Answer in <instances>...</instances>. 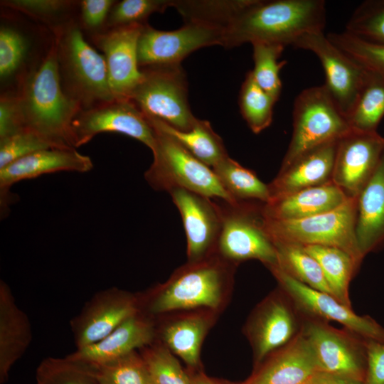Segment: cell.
I'll return each mask as SVG.
<instances>
[{"instance_id": "obj_1", "label": "cell", "mask_w": 384, "mask_h": 384, "mask_svg": "<svg viewBox=\"0 0 384 384\" xmlns=\"http://www.w3.org/2000/svg\"><path fill=\"white\" fill-rule=\"evenodd\" d=\"M324 0H252L223 31V46L267 43L286 47L306 33L324 31Z\"/></svg>"}, {"instance_id": "obj_2", "label": "cell", "mask_w": 384, "mask_h": 384, "mask_svg": "<svg viewBox=\"0 0 384 384\" xmlns=\"http://www.w3.org/2000/svg\"><path fill=\"white\" fill-rule=\"evenodd\" d=\"M17 95L26 128L59 148L75 149L71 123L82 109L63 88L55 37L42 60L23 78Z\"/></svg>"}, {"instance_id": "obj_3", "label": "cell", "mask_w": 384, "mask_h": 384, "mask_svg": "<svg viewBox=\"0 0 384 384\" xmlns=\"http://www.w3.org/2000/svg\"><path fill=\"white\" fill-rule=\"evenodd\" d=\"M63 88L82 110L116 100L111 91L105 59L70 22L55 31Z\"/></svg>"}, {"instance_id": "obj_4", "label": "cell", "mask_w": 384, "mask_h": 384, "mask_svg": "<svg viewBox=\"0 0 384 384\" xmlns=\"http://www.w3.org/2000/svg\"><path fill=\"white\" fill-rule=\"evenodd\" d=\"M152 126V125H151ZM154 160L144 174L149 185L169 193L183 188L210 198L236 202L224 189L213 169L205 164L170 136L154 128Z\"/></svg>"}, {"instance_id": "obj_5", "label": "cell", "mask_w": 384, "mask_h": 384, "mask_svg": "<svg viewBox=\"0 0 384 384\" xmlns=\"http://www.w3.org/2000/svg\"><path fill=\"white\" fill-rule=\"evenodd\" d=\"M356 211L357 197L350 198L334 210L302 219L277 220L264 217V225L272 241L336 247L361 265L364 257L356 236Z\"/></svg>"}, {"instance_id": "obj_6", "label": "cell", "mask_w": 384, "mask_h": 384, "mask_svg": "<svg viewBox=\"0 0 384 384\" xmlns=\"http://www.w3.org/2000/svg\"><path fill=\"white\" fill-rule=\"evenodd\" d=\"M351 131L347 119L324 85L303 90L294 102L292 135L280 168Z\"/></svg>"}, {"instance_id": "obj_7", "label": "cell", "mask_w": 384, "mask_h": 384, "mask_svg": "<svg viewBox=\"0 0 384 384\" xmlns=\"http://www.w3.org/2000/svg\"><path fill=\"white\" fill-rule=\"evenodd\" d=\"M217 201L222 215V228L217 252L225 260L261 261L268 268L278 264L275 245L264 225L263 203Z\"/></svg>"}, {"instance_id": "obj_8", "label": "cell", "mask_w": 384, "mask_h": 384, "mask_svg": "<svg viewBox=\"0 0 384 384\" xmlns=\"http://www.w3.org/2000/svg\"><path fill=\"white\" fill-rule=\"evenodd\" d=\"M143 78L130 100L147 117L175 129L188 131L197 119L188 100V83L181 65L140 68Z\"/></svg>"}, {"instance_id": "obj_9", "label": "cell", "mask_w": 384, "mask_h": 384, "mask_svg": "<svg viewBox=\"0 0 384 384\" xmlns=\"http://www.w3.org/2000/svg\"><path fill=\"white\" fill-rule=\"evenodd\" d=\"M179 270L160 288L148 306L152 314L199 306L216 308L228 275L225 264L213 256Z\"/></svg>"}, {"instance_id": "obj_10", "label": "cell", "mask_w": 384, "mask_h": 384, "mask_svg": "<svg viewBox=\"0 0 384 384\" xmlns=\"http://www.w3.org/2000/svg\"><path fill=\"white\" fill-rule=\"evenodd\" d=\"M302 332L319 371L366 382L368 339L344 327L304 316Z\"/></svg>"}, {"instance_id": "obj_11", "label": "cell", "mask_w": 384, "mask_h": 384, "mask_svg": "<svg viewBox=\"0 0 384 384\" xmlns=\"http://www.w3.org/2000/svg\"><path fill=\"white\" fill-rule=\"evenodd\" d=\"M293 47L314 53L325 74V86L342 114H351L368 75V70L333 44L324 31L306 33Z\"/></svg>"}, {"instance_id": "obj_12", "label": "cell", "mask_w": 384, "mask_h": 384, "mask_svg": "<svg viewBox=\"0 0 384 384\" xmlns=\"http://www.w3.org/2000/svg\"><path fill=\"white\" fill-rule=\"evenodd\" d=\"M269 270L303 316L336 321L366 339L384 342V327L372 317L357 314L333 295L296 280L277 266Z\"/></svg>"}, {"instance_id": "obj_13", "label": "cell", "mask_w": 384, "mask_h": 384, "mask_svg": "<svg viewBox=\"0 0 384 384\" xmlns=\"http://www.w3.org/2000/svg\"><path fill=\"white\" fill-rule=\"evenodd\" d=\"M102 132H117L135 139L151 151L156 132L146 117L130 100H114L82 110L71 123L73 146L76 149Z\"/></svg>"}, {"instance_id": "obj_14", "label": "cell", "mask_w": 384, "mask_h": 384, "mask_svg": "<svg viewBox=\"0 0 384 384\" xmlns=\"http://www.w3.org/2000/svg\"><path fill=\"white\" fill-rule=\"evenodd\" d=\"M223 30L198 23H185L174 31L156 30L148 23L140 33L137 45L139 68L181 65L195 50L223 45Z\"/></svg>"}, {"instance_id": "obj_15", "label": "cell", "mask_w": 384, "mask_h": 384, "mask_svg": "<svg viewBox=\"0 0 384 384\" xmlns=\"http://www.w3.org/2000/svg\"><path fill=\"white\" fill-rule=\"evenodd\" d=\"M303 321V315L282 289L267 297L247 324L256 363L292 341L301 332Z\"/></svg>"}, {"instance_id": "obj_16", "label": "cell", "mask_w": 384, "mask_h": 384, "mask_svg": "<svg viewBox=\"0 0 384 384\" xmlns=\"http://www.w3.org/2000/svg\"><path fill=\"white\" fill-rule=\"evenodd\" d=\"M140 311L138 300L116 287L97 292L70 322L77 349L95 343Z\"/></svg>"}, {"instance_id": "obj_17", "label": "cell", "mask_w": 384, "mask_h": 384, "mask_svg": "<svg viewBox=\"0 0 384 384\" xmlns=\"http://www.w3.org/2000/svg\"><path fill=\"white\" fill-rule=\"evenodd\" d=\"M384 150V137L351 130L338 140L332 182L356 198L374 173Z\"/></svg>"}, {"instance_id": "obj_18", "label": "cell", "mask_w": 384, "mask_h": 384, "mask_svg": "<svg viewBox=\"0 0 384 384\" xmlns=\"http://www.w3.org/2000/svg\"><path fill=\"white\" fill-rule=\"evenodd\" d=\"M144 26L107 28L92 36L93 43L103 52L110 87L116 100H130L143 78L137 45Z\"/></svg>"}, {"instance_id": "obj_19", "label": "cell", "mask_w": 384, "mask_h": 384, "mask_svg": "<svg viewBox=\"0 0 384 384\" xmlns=\"http://www.w3.org/2000/svg\"><path fill=\"white\" fill-rule=\"evenodd\" d=\"M169 194L183 224L189 262L202 260L217 251L222 215L217 201L201 194L176 188Z\"/></svg>"}, {"instance_id": "obj_20", "label": "cell", "mask_w": 384, "mask_h": 384, "mask_svg": "<svg viewBox=\"0 0 384 384\" xmlns=\"http://www.w3.org/2000/svg\"><path fill=\"white\" fill-rule=\"evenodd\" d=\"M91 159L75 149L51 148L36 151L0 169L1 214L5 215L15 197L13 184L58 171L85 173L92 170Z\"/></svg>"}, {"instance_id": "obj_21", "label": "cell", "mask_w": 384, "mask_h": 384, "mask_svg": "<svg viewBox=\"0 0 384 384\" xmlns=\"http://www.w3.org/2000/svg\"><path fill=\"white\" fill-rule=\"evenodd\" d=\"M318 371L314 356L301 331L292 341L258 364L248 379L238 384H306Z\"/></svg>"}, {"instance_id": "obj_22", "label": "cell", "mask_w": 384, "mask_h": 384, "mask_svg": "<svg viewBox=\"0 0 384 384\" xmlns=\"http://www.w3.org/2000/svg\"><path fill=\"white\" fill-rule=\"evenodd\" d=\"M155 335L154 323L140 311L123 321L100 341L76 349L67 357L72 360L99 365L153 343Z\"/></svg>"}, {"instance_id": "obj_23", "label": "cell", "mask_w": 384, "mask_h": 384, "mask_svg": "<svg viewBox=\"0 0 384 384\" xmlns=\"http://www.w3.org/2000/svg\"><path fill=\"white\" fill-rule=\"evenodd\" d=\"M338 140L314 149L287 166L280 168L277 176L268 184L271 200L332 181Z\"/></svg>"}, {"instance_id": "obj_24", "label": "cell", "mask_w": 384, "mask_h": 384, "mask_svg": "<svg viewBox=\"0 0 384 384\" xmlns=\"http://www.w3.org/2000/svg\"><path fill=\"white\" fill-rule=\"evenodd\" d=\"M348 198L329 181L272 199L262 206V215L277 220H298L334 210Z\"/></svg>"}, {"instance_id": "obj_25", "label": "cell", "mask_w": 384, "mask_h": 384, "mask_svg": "<svg viewBox=\"0 0 384 384\" xmlns=\"http://www.w3.org/2000/svg\"><path fill=\"white\" fill-rule=\"evenodd\" d=\"M356 236L363 257L384 246V150L357 196Z\"/></svg>"}, {"instance_id": "obj_26", "label": "cell", "mask_w": 384, "mask_h": 384, "mask_svg": "<svg viewBox=\"0 0 384 384\" xmlns=\"http://www.w3.org/2000/svg\"><path fill=\"white\" fill-rule=\"evenodd\" d=\"M32 339L26 313L16 304L9 285L0 282V383L7 381L12 366L25 353Z\"/></svg>"}, {"instance_id": "obj_27", "label": "cell", "mask_w": 384, "mask_h": 384, "mask_svg": "<svg viewBox=\"0 0 384 384\" xmlns=\"http://www.w3.org/2000/svg\"><path fill=\"white\" fill-rule=\"evenodd\" d=\"M146 117L152 127L172 137L193 156L211 168L229 156L223 139L208 121L197 119L191 129L180 131L157 119Z\"/></svg>"}, {"instance_id": "obj_28", "label": "cell", "mask_w": 384, "mask_h": 384, "mask_svg": "<svg viewBox=\"0 0 384 384\" xmlns=\"http://www.w3.org/2000/svg\"><path fill=\"white\" fill-rule=\"evenodd\" d=\"M302 247L319 262L333 296L351 307L349 284L360 265L348 253L336 247L319 245Z\"/></svg>"}, {"instance_id": "obj_29", "label": "cell", "mask_w": 384, "mask_h": 384, "mask_svg": "<svg viewBox=\"0 0 384 384\" xmlns=\"http://www.w3.org/2000/svg\"><path fill=\"white\" fill-rule=\"evenodd\" d=\"M224 189L235 201L267 203L271 200L268 184L252 170L226 157L212 168Z\"/></svg>"}, {"instance_id": "obj_30", "label": "cell", "mask_w": 384, "mask_h": 384, "mask_svg": "<svg viewBox=\"0 0 384 384\" xmlns=\"http://www.w3.org/2000/svg\"><path fill=\"white\" fill-rule=\"evenodd\" d=\"M252 0H174L185 23H198L224 30Z\"/></svg>"}, {"instance_id": "obj_31", "label": "cell", "mask_w": 384, "mask_h": 384, "mask_svg": "<svg viewBox=\"0 0 384 384\" xmlns=\"http://www.w3.org/2000/svg\"><path fill=\"white\" fill-rule=\"evenodd\" d=\"M207 326L208 322L203 317L190 316L166 325L161 336L167 348L193 366L198 363Z\"/></svg>"}, {"instance_id": "obj_32", "label": "cell", "mask_w": 384, "mask_h": 384, "mask_svg": "<svg viewBox=\"0 0 384 384\" xmlns=\"http://www.w3.org/2000/svg\"><path fill=\"white\" fill-rule=\"evenodd\" d=\"M277 249V267L296 280L331 295L319 262L302 245L273 241Z\"/></svg>"}, {"instance_id": "obj_33", "label": "cell", "mask_w": 384, "mask_h": 384, "mask_svg": "<svg viewBox=\"0 0 384 384\" xmlns=\"http://www.w3.org/2000/svg\"><path fill=\"white\" fill-rule=\"evenodd\" d=\"M384 116V79L368 71L367 78L347 120L351 130L375 132Z\"/></svg>"}, {"instance_id": "obj_34", "label": "cell", "mask_w": 384, "mask_h": 384, "mask_svg": "<svg viewBox=\"0 0 384 384\" xmlns=\"http://www.w3.org/2000/svg\"><path fill=\"white\" fill-rule=\"evenodd\" d=\"M276 102L248 71L240 87L238 102L241 114L253 133L259 134L271 124Z\"/></svg>"}, {"instance_id": "obj_35", "label": "cell", "mask_w": 384, "mask_h": 384, "mask_svg": "<svg viewBox=\"0 0 384 384\" xmlns=\"http://www.w3.org/2000/svg\"><path fill=\"white\" fill-rule=\"evenodd\" d=\"M36 378V384H100L93 365L67 356L43 359Z\"/></svg>"}, {"instance_id": "obj_36", "label": "cell", "mask_w": 384, "mask_h": 384, "mask_svg": "<svg viewBox=\"0 0 384 384\" xmlns=\"http://www.w3.org/2000/svg\"><path fill=\"white\" fill-rule=\"evenodd\" d=\"M254 68L250 70L256 83L277 101L282 91L279 72L286 61L279 62L284 46L279 44L253 43Z\"/></svg>"}, {"instance_id": "obj_37", "label": "cell", "mask_w": 384, "mask_h": 384, "mask_svg": "<svg viewBox=\"0 0 384 384\" xmlns=\"http://www.w3.org/2000/svg\"><path fill=\"white\" fill-rule=\"evenodd\" d=\"M93 366L100 384H152L146 363L137 351Z\"/></svg>"}, {"instance_id": "obj_38", "label": "cell", "mask_w": 384, "mask_h": 384, "mask_svg": "<svg viewBox=\"0 0 384 384\" xmlns=\"http://www.w3.org/2000/svg\"><path fill=\"white\" fill-rule=\"evenodd\" d=\"M338 48L369 72L384 79V44L361 39L343 31L326 35Z\"/></svg>"}, {"instance_id": "obj_39", "label": "cell", "mask_w": 384, "mask_h": 384, "mask_svg": "<svg viewBox=\"0 0 384 384\" xmlns=\"http://www.w3.org/2000/svg\"><path fill=\"white\" fill-rule=\"evenodd\" d=\"M345 31L368 42L384 44V0H366L354 10Z\"/></svg>"}, {"instance_id": "obj_40", "label": "cell", "mask_w": 384, "mask_h": 384, "mask_svg": "<svg viewBox=\"0 0 384 384\" xmlns=\"http://www.w3.org/2000/svg\"><path fill=\"white\" fill-rule=\"evenodd\" d=\"M141 355L152 384H191L190 377L166 347L151 343L142 348Z\"/></svg>"}, {"instance_id": "obj_41", "label": "cell", "mask_w": 384, "mask_h": 384, "mask_svg": "<svg viewBox=\"0 0 384 384\" xmlns=\"http://www.w3.org/2000/svg\"><path fill=\"white\" fill-rule=\"evenodd\" d=\"M174 0H122L116 1L108 16L106 28L144 26L154 13L164 12Z\"/></svg>"}, {"instance_id": "obj_42", "label": "cell", "mask_w": 384, "mask_h": 384, "mask_svg": "<svg viewBox=\"0 0 384 384\" xmlns=\"http://www.w3.org/2000/svg\"><path fill=\"white\" fill-rule=\"evenodd\" d=\"M51 148L59 147L41 134L26 128L0 139V169L32 153Z\"/></svg>"}, {"instance_id": "obj_43", "label": "cell", "mask_w": 384, "mask_h": 384, "mask_svg": "<svg viewBox=\"0 0 384 384\" xmlns=\"http://www.w3.org/2000/svg\"><path fill=\"white\" fill-rule=\"evenodd\" d=\"M28 50V43L17 29L1 25L0 29V77L6 80L21 68Z\"/></svg>"}, {"instance_id": "obj_44", "label": "cell", "mask_w": 384, "mask_h": 384, "mask_svg": "<svg viewBox=\"0 0 384 384\" xmlns=\"http://www.w3.org/2000/svg\"><path fill=\"white\" fill-rule=\"evenodd\" d=\"M1 4L46 23H52L63 17L75 2L65 0H6Z\"/></svg>"}, {"instance_id": "obj_45", "label": "cell", "mask_w": 384, "mask_h": 384, "mask_svg": "<svg viewBox=\"0 0 384 384\" xmlns=\"http://www.w3.org/2000/svg\"><path fill=\"white\" fill-rule=\"evenodd\" d=\"M16 94H1L0 100V139L26 129Z\"/></svg>"}, {"instance_id": "obj_46", "label": "cell", "mask_w": 384, "mask_h": 384, "mask_svg": "<svg viewBox=\"0 0 384 384\" xmlns=\"http://www.w3.org/2000/svg\"><path fill=\"white\" fill-rule=\"evenodd\" d=\"M116 1L83 0L80 3V21L87 30L99 33L107 25L109 14Z\"/></svg>"}, {"instance_id": "obj_47", "label": "cell", "mask_w": 384, "mask_h": 384, "mask_svg": "<svg viewBox=\"0 0 384 384\" xmlns=\"http://www.w3.org/2000/svg\"><path fill=\"white\" fill-rule=\"evenodd\" d=\"M366 384H384V342L367 340Z\"/></svg>"}, {"instance_id": "obj_48", "label": "cell", "mask_w": 384, "mask_h": 384, "mask_svg": "<svg viewBox=\"0 0 384 384\" xmlns=\"http://www.w3.org/2000/svg\"><path fill=\"white\" fill-rule=\"evenodd\" d=\"M306 384H366V382L318 371Z\"/></svg>"}, {"instance_id": "obj_49", "label": "cell", "mask_w": 384, "mask_h": 384, "mask_svg": "<svg viewBox=\"0 0 384 384\" xmlns=\"http://www.w3.org/2000/svg\"><path fill=\"white\" fill-rule=\"evenodd\" d=\"M191 384H218L203 373H198L190 378Z\"/></svg>"}]
</instances>
